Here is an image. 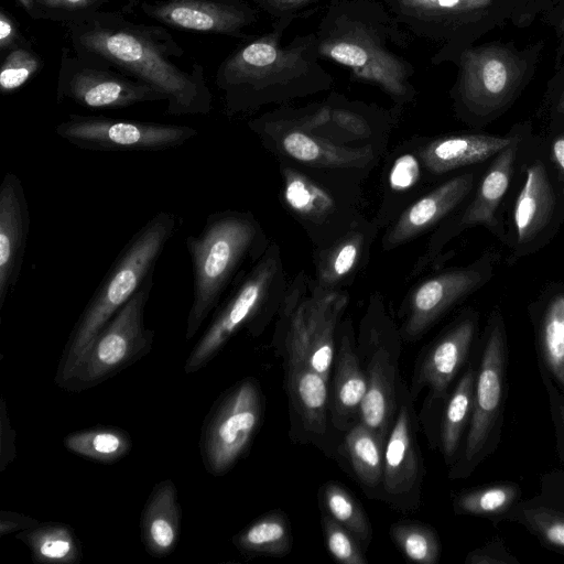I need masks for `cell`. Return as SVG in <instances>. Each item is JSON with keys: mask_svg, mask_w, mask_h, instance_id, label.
<instances>
[{"mask_svg": "<svg viewBox=\"0 0 564 564\" xmlns=\"http://www.w3.org/2000/svg\"><path fill=\"white\" fill-rule=\"evenodd\" d=\"M72 50L97 58L145 83L165 96L171 116L208 115L213 95L203 65L178 64L184 48L160 25L137 23L124 15L97 10L66 23Z\"/></svg>", "mask_w": 564, "mask_h": 564, "instance_id": "cell-1", "label": "cell"}, {"mask_svg": "<svg viewBox=\"0 0 564 564\" xmlns=\"http://www.w3.org/2000/svg\"><path fill=\"white\" fill-rule=\"evenodd\" d=\"M291 24L285 19L273 21L270 32L243 40L219 64L215 84L228 117L330 90L334 78L319 63L315 32L282 43Z\"/></svg>", "mask_w": 564, "mask_h": 564, "instance_id": "cell-2", "label": "cell"}, {"mask_svg": "<svg viewBox=\"0 0 564 564\" xmlns=\"http://www.w3.org/2000/svg\"><path fill=\"white\" fill-rule=\"evenodd\" d=\"M400 26L382 1L332 0L315 30L318 55L348 68L351 80L375 86L403 107L417 91L413 65L389 47V42L409 45Z\"/></svg>", "mask_w": 564, "mask_h": 564, "instance_id": "cell-3", "label": "cell"}, {"mask_svg": "<svg viewBox=\"0 0 564 564\" xmlns=\"http://www.w3.org/2000/svg\"><path fill=\"white\" fill-rule=\"evenodd\" d=\"M178 225L175 214L156 213L133 234L112 261L69 334L55 375L61 388L75 375L107 323L148 279L153 278L156 263Z\"/></svg>", "mask_w": 564, "mask_h": 564, "instance_id": "cell-4", "label": "cell"}, {"mask_svg": "<svg viewBox=\"0 0 564 564\" xmlns=\"http://www.w3.org/2000/svg\"><path fill=\"white\" fill-rule=\"evenodd\" d=\"M269 245L251 213L230 209L209 214L202 230L185 239L193 274L186 340L197 334L220 304L227 289L242 276V267L248 261L257 262Z\"/></svg>", "mask_w": 564, "mask_h": 564, "instance_id": "cell-5", "label": "cell"}, {"mask_svg": "<svg viewBox=\"0 0 564 564\" xmlns=\"http://www.w3.org/2000/svg\"><path fill=\"white\" fill-rule=\"evenodd\" d=\"M543 40L518 47L492 41L471 45L455 62L456 80L451 98L456 113L470 122H484L507 109L536 73Z\"/></svg>", "mask_w": 564, "mask_h": 564, "instance_id": "cell-6", "label": "cell"}, {"mask_svg": "<svg viewBox=\"0 0 564 564\" xmlns=\"http://www.w3.org/2000/svg\"><path fill=\"white\" fill-rule=\"evenodd\" d=\"M288 285L280 248L272 242L213 312L210 323L185 361V373L204 368L242 328L253 336L260 335L278 313Z\"/></svg>", "mask_w": 564, "mask_h": 564, "instance_id": "cell-7", "label": "cell"}, {"mask_svg": "<svg viewBox=\"0 0 564 564\" xmlns=\"http://www.w3.org/2000/svg\"><path fill=\"white\" fill-rule=\"evenodd\" d=\"M413 35L440 44L433 65L455 64L460 53L503 26L527 0H381Z\"/></svg>", "mask_w": 564, "mask_h": 564, "instance_id": "cell-8", "label": "cell"}, {"mask_svg": "<svg viewBox=\"0 0 564 564\" xmlns=\"http://www.w3.org/2000/svg\"><path fill=\"white\" fill-rule=\"evenodd\" d=\"M402 343L400 328L388 312L383 295L371 294L356 337L357 355L368 386L359 421L384 443L398 409Z\"/></svg>", "mask_w": 564, "mask_h": 564, "instance_id": "cell-9", "label": "cell"}, {"mask_svg": "<svg viewBox=\"0 0 564 564\" xmlns=\"http://www.w3.org/2000/svg\"><path fill=\"white\" fill-rule=\"evenodd\" d=\"M346 290L324 291L300 271L289 283L280 308L274 341L299 346L310 366L329 383L339 324L348 306Z\"/></svg>", "mask_w": 564, "mask_h": 564, "instance_id": "cell-10", "label": "cell"}, {"mask_svg": "<svg viewBox=\"0 0 564 564\" xmlns=\"http://www.w3.org/2000/svg\"><path fill=\"white\" fill-rule=\"evenodd\" d=\"M263 145L294 165L328 176L366 177L377 165L382 150L375 147H349L334 143L290 122L276 110L248 122Z\"/></svg>", "mask_w": 564, "mask_h": 564, "instance_id": "cell-11", "label": "cell"}, {"mask_svg": "<svg viewBox=\"0 0 564 564\" xmlns=\"http://www.w3.org/2000/svg\"><path fill=\"white\" fill-rule=\"evenodd\" d=\"M279 161L283 204L315 248L335 240L361 215L357 207L358 188L323 175L321 178L283 159Z\"/></svg>", "mask_w": 564, "mask_h": 564, "instance_id": "cell-12", "label": "cell"}, {"mask_svg": "<svg viewBox=\"0 0 564 564\" xmlns=\"http://www.w3.org/2000/svg\"><path fill=\"white\" fill-rule=\"evenodd\" d=\"M264 414V397L254 378L230 387L213 405L200 433L205 469L215 477L227 474L249 451Z\"/></svg>", "mask_w": 564, "mask_h": 564, "instance_id": "cell-13", "label": "cell"}, {"mask_svg": "<svg viewBox=\"0 0 564 564\" xmlns=\"http://www.w3.org/2000/svg\"><path fill=\"white\" fill-rule=\"evenodd\" d=\"M148 279L113 315L94 340L84 361L63 389L97 386L150 352L154 332L145 327L144 311L153 288Z\"/></svg>", "mask_w": 564, "mask_h": 564, "instance_id": "cell-14", "label": "cell"}, {"mask_svg": "<svg viewBox=\"0 0 564 564\" xmlns=\"http://www.w3.org/2000/svg\"><path fill=\"white\" fill-rule=\"evenodd\" d=\"M278 113L300 128L349 147H375L383 151L397 122L394 111L332 91L323 101L303 107L280 106Z\"/></svg>", "mask_w": 564, "mask_h": 564, "instance_id": "cell-15", "label": "cell"}, {"mask_svg": "<svg viewBox=\"0 0 564 564\" xmlns=\"http://www.w3.org/2000/svg\"><path fill=\"white\" fill-rule=\"evenodd\" d=\"M57 102L69 100L90 109H119L165 101L150 85L97 58L63 50L56 89Z\"/></svg>", "mask_w": 564, "mask_h": 564, "instance_id": "cell-16", "label": "cell"}, {"mask_svg": "<svg viewBox=\"0 0 564 564\" xmlns=\"http://www.w3.org/2000/svg\"><path fill=\"white\" fill-rule=\"evenodd\" d=\"M56 134L76 148L91 151H164L198 135L191 126L69 115Z\"/></svg>", "mask_w": 564, "mask_h": 564, "instance_id": "cell-17", "label": "cell"}, {"mask_svg": "<svg viewBox=\"0 0 564 564\" xmlns=\"http://www.w3.org/2000/svg\"><path fill=\"white\" fill-rule=\"evenodd\" d=\"M417 429L414 400L400 377L397 414L384 445L381 487V500L398 512H415L421 505L425 469Z\"/></svg>", "mask_w": 564, "mask_h": 564, "instance_id": "cell-18", "label": "cell"}, {"mask_svg": "<svg viewBox=\"0 0 564 564\" xmlns=\"http://www.w3.org/2000/svg\"><path fill=\"white\" fill-rule=\"evenodd\" d=\"M283 356L285 391L290 412V436L294 442L315 444L334 456L329 444L333 429L329 416L328 381L307 362L301 348L289 340H276Z\"/></svg>", "mask_w": 564, "mask_h": 564, "instance_id": "cell-19", "label": "cell"}, {"mask_svg": "<svg viewBox=\"0 0 564 564\" xmlns=\"http://www.w3.org/2000/svg\"><path fill=\"white\" fill-rule=\"evenodd\" d=\"M491 275L484 260L454 268L421 281L406 295L400 310L403 341L420 339L452 306L480 288Z\"/></svg>", "mask_w": 564, "mask_h": 564, "instance_id": "cell-20", "label": "cell"}, {"mask_svg": "<svg viewBox=\"0 0 564 564\" xmlns=\"http://www.w3.org/2000/svg\"><path fill=\"white\" fill-rule=\"evenodd\" d=\"M139 10L162 25L246 40L259 20L247 0H141Z\"/></svg>", "mask_w": 564, "mask_h": 564, "instance_id": "cell-21", "label": "cell"}, {"mask_svg": "<svg viewBox=\"0 0 564 564\" xmlns=\"http://www.w3.org/2000/svg\"><path fill=\"white\" fill-rule=\"evenodd\" d=\"M505 332L500 323L491 326L475 380L473 412L459 466L451 477H459L476 463L497 421L503 386Z\"/></svg>", "mask_w": 564, "mask_h": 564, "instance_id": "cell-22", "label": "cell"}, {"mask_svg": "<svg viewBox=\"0 0 564 564\" xmlns=\"http://www.w3.org/2000/svg\"><path fill=\"white\" fill-rule=\"evenodd\" d=\"M30 231V210L20 177L7 172L0 185V310L20 279Z\"/></svg>", "mask_w": 564, "mask_h": 564, "instance_id": "cell-23", "label": "cell"}, {"mask_svg": "<svg viewBox=\"0 0 564 564\" xmlns=\"http://www.w3.org/2000/svg\"><path fill=\"white\" fill-rule=\"evenodd\" d=\"M328 387L332 426L336 432L345 434L359 421L368 387L357 355L356 335L350 318H343L338 327Z\"/></svg>", "mask_w": 564, "mask_h": 564, "instance_id": "cell-24", "label": "cell"}, {"mask_svg": "<svg viewBox=\"0 0 564 564\" xmlns=\"http://www.w3.org/2000/svg\"><path fill=\"white\" fill-rule=\"evenodd\" d=\"M379 225L360 215L351 226L328 245L315 248L314 281L324 291L345 290L367 264Z\"/></svg>", "mask_w": 564, "mask_h": 564, "instance_id": "cell-25", "label": "cell"}, {"mask_svg": "<svg viewBox=\"0 0 564 564\" xmlns=\"http://www.w3.org/2000/svg\"><path fill=\"white\" fill-rule=\"evenodd\" d=\"M474 174L452 177L410 203L391 223L381 245L384 251L395 249L423 235L448 216L470 193Z\"/></svg>", "mask_w": 564, "mask_h": 564, "instance_id": "cell-26", "label": "cell"}, {"mask_svg": "<svg viewBox=\"0 0 564 564\" xmlns=\"http://www.w3.org/2000/svg\"><path fill=\"white\" fill-rule=\"evenodd\" d=\"M475 328L473 317L462 318L427 347L414 368L410 387L413 400L424 388L433 400L445 397L468 355Z\"/></svg>", "mask_w": 564, "mask_h": 564, "instance_id": "cell-27", "label": "cell"}, {"mask_svg": "<svg viewBox=\"0 0 564 564\" xmlns=\"http://www.w3.org/2000/svg\"><path fill=\"white\" fill-rule=\"evenodd\" d=\"M520 135L486 133L448 134L433 139H419L416 150L426 173L441 175L467 165L477 164L497 155Z\"/></svg>", "mask_w": 564, "mask_h": 564, "instance_id": "cell-28", "label": "cell"}, {"mask_svg": "<svg viewBox=\"0 0 564 564\" xmlns=\"http://www.w3.org/2000/svg\"><path fill=\"white\" fill-rule=\"evenodd\" d=\"M182 510L177 489L171 479L158 482L144 505L140 518L141 539L153 557H165L177 546Z\"/></svg>", "mask_w": 564, "mask_h": 564, "instance_id": "cell-29", "label": "cell"}, {"mask_svg": "<svg viewBox=\"0 0 564 564\" xmlns=\"http://www.w3.org/2000/svg\"><path fill=\"white\" fill-rule=\"evenodd\" d=\"M554 196L544 165L536 161L527 172L513 209V226L520 245L532 241L549 224Z\"/></svg>", "mask_w": 564, "mask_h": 564, "instance_id": "cell-30", "label": "cell"}, {"mask_svg": "<svg viewBox=\"0 0 564 564\" xmlns=\"http://www.w3.org/2000/svg\"><path fill=\"white\" fill-rule=\"evenodd\" d=\"M386 443L360 421L344 436L340 451L366 494L381 499Z\"/></svg>", "mask_w": 564, "mask_h": 564, "instance_id": "cell-31", "label": "cell"}, {"mask_svg": "<svg viewBox=\"0 0 564 564\" xmlns=\"http://www.w3.org/2000/svg\"><path fill=\"white\" fill-rule=\"evenodd\" d=\"M232 544L247 556H285L293 545L289 518L280 510L267 512L236 533Z\"/></svg>", "mask_w": 564, "mask_h": 564, "instance_id": "cell-32", "label": "cell"}, {"mask_svg": "<svg viewBox=\"0 0 564 564\" xmlns=\"http://www.w3.org/2000/svg\"><path fill=\"white\" fill-rule=\"evenodd\" d=\"M37 564H78L83 560L82 543L74 529L59 522H40L32 529L19 532Z\"/></svg>", "mask_w": 564, "mask_h": 564, "instance_id": "cell-33", "label": "cell"}, {"mask_svg": "<svg viewBox=\"0 0 564 564\" xmlns=\"http://www.w3.org/2000/svg\"><path fill=\"white\" fill-rule=\"evenodd\" d=\"M423 164L416 150V143L403 145L402 150L390 162L386 181L383 202L377 224L383 226L386 221L394 219L397 213L404 209L403 202L412 198V193L419 187L423 176Z\"/></svg>", "mask_w": 564, "mask_h": 564, "instance_id": "cell-34", "label": "cell"}, {"mask_svg": "<svg viewBox=\"0 0 564 564\" xmlns=\"http://www.w3.org/2000/svg\"><path fill=\"white\" fill-rule=\"evenodd\" d=\"M63 444L67 451L102 464L121 460L132 448L128 432L113 426H95L69 433Z\"/></svg>", "mask_w": 564, "mask_h": 564, "instance_id": "cell-35", "label": "cell"}, {"mask_svg": "<svg viewBox=\"0 0 564 564\" xmlns=\"http://www.w3.org/2000/svg\"><path fill=\"white\" fill-rule=\"evenodd\" d=\"M318 499L324 512L349 530L367 547L372 538L369 518L360 502L337 481L321 486Z\"/></svg>", "mask_w": 564, "mask_h": 564, "instance_id": "cell-36", "label": "cell"}, {"mask_svg": "<svg viewBox=\"0 0 564 564\" xmlns=\"http://www.w3.org/2000/svg\"><path fill=\"white\" fill-rule=\"evenodd\" d=\"M476 373L468 369L452 392L444 409L441 445L447 463L455 456L464 429L471 416Z\"/></svg>", "mask_w": 564, "mask_h": 564, "instance_id": "cell-37", "label": "cell"}, {"mask_svg": "<svg viewBox=\"0 0 564 564\" xmlns=\"http://www.w3.org/2000/svg\"><path fill=\"white\" fill-rule=\"evenodd\" d=\"M390 538L403 556L419 564H435L441 543L435 530L421 522L398 521L390 527Z\"/></svg>", "mask_w": 564, "mask_h": 564, "instance_id": "cell-38", "label": "cell"}, {"mask_svg": "<svg viewBox=\"0 0 564 564\" xmlns=\"http://www.w3.org/2000/svg\"><path fill=\"white\" fill-rule=\"evenodd\" d=\"M542 349L546 365L564 384V294L554 295L542 319Z\"/></svg>", "mask_w": 564, "mask_h": 564, "instance_id": "cell-39", "label": "cell"}, {"mask_svg": "<svg viewBox=\"0 0 564 564\" xmlns=\"http://www.w3.org/2000/svg\"><path fill=\"white\" fill-rule=\"evenodd\" d=\"M519 490L511 484H500L462 492L454 500L455 511L464 514H495L507 510Z\"/></svg>", "mask_w": 564, "mask_h": 564, "instance_id": "cell-40", "label": "cell"}, {"mask_svg": "<svg viewBox=\"0 0 564 564\" xmlns=\"http://www.w3.org/2000/svg\"><path fill=\"white\" fill-rule=\"evenodd\" d=\"M42 61L28 43L4 54L0 68V91L11 94L26 84L41 68Z\"/></svg>", "mask_w": 564, "mask_h": 564, "instance_id": "cell-41", "label": "cell"}, {"mask_svg": "<svg viewBox=\"0 0 564 564\" xmlns=\"http://www.w3.org/2000/svg\"><path fill=\"white\" fill-rule=\"evenodd\" d=\"M321 524L329 554L343 564H367L359 540L329 514L323 511Z\"/></svg>", "mask_w": 564, "mask_h": 564, "instance_id": "cell-42", "label": "cell"}, {"mask_svg": "<svg viewBox=\"0 0 564 564\" xmlns=\"http://www.w3.org/2000/svg\"><path fill=\"white\" fill-rule=\"evenodd\" d=\"M113 0H35L41 19L68 23Z\"/></svg>", "mask_w": 564, "mask_h": 564, "instance_id": "cell-43", "label": "cell"}, {"mask_svg": "<svg viewBox=\"0 0 564 564\" xmlns=\"http://www.w3.org/2000/svg\"><path fill=\"white\" fill-rule=\"evenodd\" d=\"M525 521L549 544L564 549V516L551 509L538 507L523 512Z\"/></svg>", "mask_w": 564, "mask_h": 564, "instance_id": "cell-44", "label": "cell"}, {"mask_svg": "<svg viewBox=\"0 0 564 564\" xmlns=\"http://www.w3.org/2000/svg\"><path fill=\"white\" fill-rule=\"evenodd\" d=\"M325 0H252L254 6L267 13L273 21L295 19L311 12Z\"/></svg>", "mask_w": 564, "mask_h": 564, "instance_id": "cell-45", "label": "cell"}, {"mask_svg": "<svg viewBox=\"0 0 564 564\" xmlns=\"http://www.w3.org/2000/svg\"><path fill=\"white\" fill-rule=\"evenodd\" d=\"M540 18L555 34L554 69H556L564 59V0H560Z\"/></svg>", "mask_w": 564, "mask_h": 564, "instance_id": "cell-46", "label": "cell"}, {"mask_svg": "<svg viewBox=\"0 0 564 564\" xmlns=\"http://www.w3.org/2000/svg\"><path fill=\"white\" fill-rule=\"evenodd\" d=\"M1 420H0V433H1V454H0V470H4L17 456L15 448V436L17 433L10 424L9 416L7 414V408L4 399L1 398Z\"/></svg>", "mask_w": 564, "mask_h": 564, "instance_id": "cell-47", "label": "cell"}, {"mask_svg": "<svg viewBox=\"0 0 564 564\" xmlns=\"http://www.w3.org/2000/svg\"><path fill=\"white\" fill-rule=\"evenodd\" d=\"M26 43L17 21L3 8L0 10V53L7 54L10 50Z\"/></svg>", "mask_w": 564, "mask_h": 564, "instance_id": "cell-48", "label": "cell"}, {"mask_svg": "<svg viewBox=\"0 0 564 564\" xmlns=\"http://www.w3.org/2000/svg\"><path fill=\"white\" fill-rule=\"evenodd\" d=\"M560 0H527L523 8L511 20L518 28L530 26L544 12L554 7Z\"/></svg>", "mask_w": 564, "mask_h": 564, "instance_id": "cell-49", "label": "cell"}, {"mask_svg": "<svg viewBox=\"0 0 564 564\" xmlns=\"http://www.w3.org/2000/svg\"><path fill=\"white\" fill-rule=\"evenodd\" d=\"M40 522L29 516L14 511L2 510L0 512V535L4 536L14 532H22L37 525Z\"/></svg>", "mask_w": 564, "mask_h": 564, "instance_id": "cell-50", "label": "cell"}, {"mask_svg": "<svg viewBox=\"0 0 564 564\" xmlns=\"http://www.w3.org/2000/svg\"><path fill=\"white\" fill-rule=\"evenodd\" d=\"M547 94L555 115L564 116V59L554 69L547 84Z\"/></svg>", "mask_w": 564, "mask_h": 564, "instance_id": "cell-51", "label": "cell"}, {"mask_svg": "<svg viewBox=\"0 0 564 564\" xmlns=\"http://www.w3.org/2000/svg\"><path fill=\"white\" fill-rule=\"evenodd\" d=\"M552 156L562 174L564 192V133L554 139L552 143Z\"/></svg>", "mask_w": 564, "mask_h": 564, "instance_id": "cell-52", "label": "cell"}, {"mask_svg": "<svg viewBox=\"0 0 564 564\" xmlns=\"http://www.w3.org/2000/svg\"><path fill=\"white\" fill-rule=\"evenodd\" d=\"M20 7L34 20H40L41 15L35 0H15Z\"/></svg>", "mask_w": 564, "mask_h": 564, "instance_id": "cell-53", "label": "cell"}]
</instances>
